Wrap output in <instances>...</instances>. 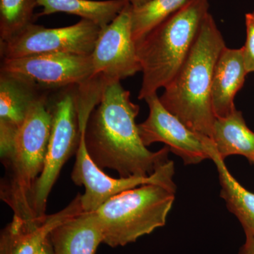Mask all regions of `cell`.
<instances>
[{"mask_svg":"<svg viewBox=\"0 0 254 254\" xmlns=\"http://www.w3.org/2000/svg\"><path fill=\"white\" fill-rule=\"evenodd\" d=\"M139 110L120 81L105 85L84 134L88 154L100 168L120 177H148L168 161V147L152 152L142 141L136 123Z\"/></svg>","mask_w":254,"mask_h":254,"instance_id":"cell-1","label":"cell"},{"mask_svg":"<svg viewBox=\"0 0 254 254\" xmlns=\"http://www.w3.org/2000/svg\"><path fill=\"white\" fill-rule=\"evenodd\" d=\"M225 47L221 32L209 13L185 63L160 97L168 111L190 129L210 138L215 120L210 97L214 69Z\"/></svg>","mask_w":254,"mask_h":254,"instance_id":"cell-2","label":"cell"},{"mask_svg":"<svg viewBox=\"0 0 254 254\" xmlns=\"http://www.w3.org/2000/svg\"><path fill=\"white\" fill-rule=\"evenodd\" d=\"M208 0H188L136 43L143 78L138 98L165 88L180 71L209 14Z\"/></svg>","mask_w":254,"mask_h":254,"instance_id":"cell-3","label":"cell"},{"mask_svg":"<svg viewBox=\"0 0 254 254\" xmlns=\"http://www.w3.org/2000/svg\"><path fill=\"white\" fill-rule=\"evenodd\" d=\"M46 93L35 102L20 128L14 146L1 159L6 169L0 197L26 221L37 222L31 208V195L37 179L43 172L51 132L52 115ZM43 220V219H42Z\"/></svg>","mask_w":254,"mask_h":254,"instance_id":"cell-4","label":"cell"},{"mask_svg":"<svg viewBox=\"0 0 254 254\" xmlns=\"http://www.w3.org/2000/svg\"><path fill=\"white\" fill-rule=\"evenodd\" d=\"M176 188L151 183L112 197L94 213L103 243L123 247L165 225Z\"/></svg>","mask_w":254,"mask_h":254,"instance_id":"cell-5","label":"cell"},{"mask_svg":"<svg viewBox=\"0 0 254 254\" xmlns=\"http://www.w3.org/2000/svg\"><path fill=\"white\" fill-rule=\"evenodd\" d=\"M79 86L72 85L49 95L48 107L52 115L51 132L44 168L37 179L31 195L34 218L46 216L47 202L62 168L77 151L81 140L78 115Z\"/></svg>","mask_w":254,"mask_h":254,"instance_id":"cell-6","label":"cell"},{"mask_svg":"<svg viewBox=\"0 0 254 254\" xmlns=\"http://www.w3.org/2000/svg\"><path fill=\"white\" fill-rule=\"evenodd\" d=\"M101 28L85 19L61 28L31 23L9 41L0 43L1 56L18 58L48 53L91 55Z\"/></svg>","mask_w":254,"mask_h":254,"instance_id":"cell-7","label":"cell"},{"mask_svg":"<svg viewBox=\"0 0 254 254\" xmlns=\"http://www.w3.org/2000/svg\"><path fill=\"white\" fill-rule=\"evenodd\" d=\"M84 134V130H81V140L71 173V180L73 183L85 188V193L81 195V207L83 212H94L112 197L146 184H161L165 186L177 188L173 180L175 164L173 160H170L148 177L115 179L106 175L88 154Z\"/></svg>","mask_w":254,"mask_h":254,"instance_id":"cell-8","label":"cell"},{"mask_svg":"<svg viewBox=\"0 0 254 254\" xmlns=\"http://www.w3.org/2000/svg\"><path fill=\"white\" fill-rule=\"evenodd\" d=\"M145 101L148 105L149 115L138 127L145 146L154 143H165L185 165H196L210 159L209 147L211 138L190 129L168 111L162 104L158 93L147 97Z\"/></svg>","mask_w":254,"mask_h":254,"instance_id":"cell-9","label":"cell"},{"mask_svg":"<svg viewBox=\"0 0 254 254\" xmlns=\"http://www.w3.org/2000/svg\"><path fill=\"white\" fill-rule=\"evenodd\" d=\"M0 71L27 78L47 91L89 81L93 76L91 55L48 53L2 58Z\"/></svg>","mask_w":254,"mask_h":254,"instance_id":"cell-10","label":"cell"},{"mask_svg":"<svg viewBox=\"0 0 254 254\" xmlns=\"http://www.w3.org/2000/svg\"><path fill=\"white\" fill-rule=\"evenodd\" d=\"M93 76L121 81L142 71L132 36L131 5L101 31L91 54Z\"/></svg>","mask_w":254,"mask_h":254,"instance_id":"cell-11","label":"cell"},{"mask_svg":"<svg viewBox=\"0 0 254 254\" xmlns=\"http://www.w3.org/2000/svg\"><path fill=\"white\" fill-rule=\"evenodd\" d=\"M50 93L27 78L0 71V154L9 155L32 105Z\"/></svg>","mask_w":254,"mask_h":254,"instance_id":"cell-12","label":"cell"},{"mask_svg":"<svg viewBox=\"0 0 254 254\" xmlns=\"http://www.w3.org/2000/svg\"><path fill=\"white\" fill-rule=\"evenodd\" d=\"M82 212L81 195L78 194L66 208L46 215L41 221H26L14 215L11 222L1 230L0 254H36L53 229Z\"/></svg>","mask_w":254,"mask_h":254,"instance_id":"cell-13","label":"cell"},{"mask_svg":"<svg viewBox=\"0 0 254 254\" xmlns=\"http://www.w3.org/2000/svg\"><path fill=\"white\" fill-rule=\"evenodd\" d=\"M243 50L225 47L215 64L211 87V105L215 118L233 113L235 98L245 83L247 74Z\"/></svg>","mask_w":254,"mask_h":254,"instance_id":"cell-14","label":"cell"},{"mask_svg":"<svg viewBox=\"0 0 254 254\" xmlns=\"http://www.w3.org/2000/svg\"><path fill=\"white\" fill-rule=\"evenodd\" d=\"M54 254H95L103 243L94 213H82L65 220L50 234Z\"/></svg>","mask_w":254,"mask_h":254,"instance_id":"cell-15","label":"cell"},{"mask_svg":"<svg viewBox=\"0 0 254 254\" xmlns=\"http://www.w3.org/2000/svg\"><path fill=\"white\" fill-rule=\"evenodd\" d=\"M211 139L223 160L242 155L254 164V132L247 127L242 112L236 109L225 118H215Z\"/></svg>","mask_w":254,"mask_h":254,"instance_id":"cell-16","label":"cell"},{"mask_svg":"<svg viewBox=\"0 0 254 254\" xmlns=\"http://www.w3.org/2000/svg\"><path fill=\"white\" fill-rule=\"evenodd\" d=\"M209 153L218 170L221 186L220 196L226 202L228 210L240 220L246 237L254 239V193L244 188L234 178L213 141L209 147Z\"/></svg>","mask_w":254,"mask_h":254,"instance_id":"cell-17","label":"cell"},{"mask_svg":"<svg viewBox=\"0 0 254 254\" xmlns=\"http://www.w3.org/2000/svg\"><path fill=\"white\" fill-rule=\"evenodd\" d=\"M43 10L38 16L66 13L105 27L129 4L128 0H37Z\"/></svg>","mask_w":254,"mask_h":254,"instance_id":"cell-18","label":"cell"},{"mask_svg":"<svg viewBox=\"0 0 254 254\" xmlns=\"http://www.w3.org/2000/svg\"><path fill=\"white\" fill-rule=\"evenodd\" d=\"M188 0H151L138 7L131 6L132 36L137 43L180 9Z\"/></svg>","mask_w":254,"mask_h":254,"instance_id":"cell-19","label":"cell"},{"mask_svg":"<svg viewBox=\"0 0 254 254\" xmlns=\"http://www.w3.org/2000/svg\"><path fill=\"white\" fill-rule=\"evenodd\" d=\"M37 0H0V43L17 36L33 23Z\"/></svg>","mask_w":254,"mask_h":254,"instance_id":"cell-20","label":"cell"},{"mask_svg":"<svg viewBox=\"0 0 254 254\" xmlns=\"http://www.w3.org/2000/svg\"><path fill=\"white\" fill-rule=\"evenodd\" d=\"M247 40L243 50L244 59L247 73L254 72V12L245 15Z\"/></svg>","mask_w":254,"mask_h":254,"instance_id":"cell-21","label":"cell"},{"mask_svg":"<svg viewBox=\"0 0 254 254\" xmlns=\"http://www.w3.org/2000/svg\"><path fill=\"white\" fill-rule=\"evenodd\" d=\"M36 254H54L50 236L47 237L38 247Z\"/></svg>","mask_w":254,"mask_h":254,"instance_id":"cell-22","label":"cell"},{"mask_svg":"<svg viewBox=\"0 0 254 254\" xmlns=\"http://www.w3.org/2000/svg\"><path fill=\"white\" fill-rule=\"evenodd\" d=\"M239 254H254V239L246 237L245 243L240 249Z\"/></svg>","mask_w":254,"mask_h":254,"instance_id":"cell-23","label":"cell"},{"mask_svg":"<svg viewBox=\"0 0 254 254\" xmlns=\"http://www.w3.org/2000/svg\"><path fill=\"white\" fill-rule=\"evenodd\" d=\"M128 1L133 7H138V6L146 4L151 0H128Z\"/></svg>","mask_w":254,"mask_h":254,"instance_id":"cell-24","label":"cell"}]
</instances>
